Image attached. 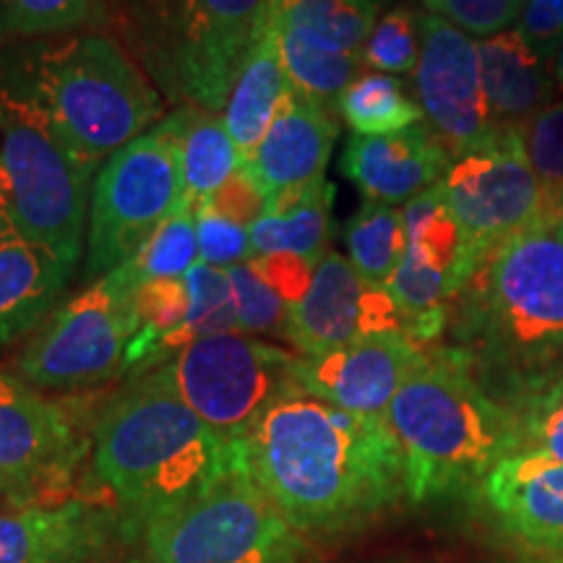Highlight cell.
<instances>
[{
	"instance_id": "6da1fadb",
	"label": "cell",
	"mask_w": 563,
	"mask_h": 563,
	"mask_svg": "<svg viewBox=\"0 0 563 563\" xmlns=\"http://www.w3.org/2000/svg\"><path fill=\"white\" fill-rule=\"evenodd\" d=\"M232 452L300 534L350 530L405 493L402 449L389 420L306 391L272 405Z\"/></svg>"
},
{
	"instance_id": "7a4b0ae2",
	"label": "cell",
	"mask_w": 563,
	"mask_h": 563,
	"mask_svg": "<svg viewBox=\"0 0 563 563\" xmlns=\"http://www.w3.org/2000/svg\"><path fill=\"white\" fill-rule=\"evenodd\" d=\"M0 84L30 100L91 170L162 115L159 91L123 47L100 32L53 34L3 47Z\"/></svg>"
},
{
	"instance_id": "3957f363",
	"label": "cell",
	"mask_w": 563,
	"mask_h": 563,
	"mask_svg": "<svg viewBox=\"0 0 563 563\" xmlns=\"http://www.w3.org/2000/svg\"><path fill=\"white\" fill-rule=\"evenodd\" d=\"M91 462L97 481L144 525L220 481L235 452L183 402L157 365L102 407Z\"/></svg>"
},
{
	"instance_id": "277c9868",
	"label": "cell",
	"mask_w": 563,
	"mask_h": 563,
	"mask_svg": "<svg viewBox=\"0 0 563 563\" xmlns=\"http://www.w3.org/2000/svg\"><path fill=\"white\" fill-rule=\"evenodd\" d=\"M405 462V496L415 506L473 490L517 454L511 407L493 399L464 352L428 355L386 412Z\"/></svg>"
},
{
	"instance_id": "5b68a950",
	"label": "cell",
	"mask_w": 563,
	"mask_h": 563,
	"mask_svg": "<svg viewBox=\"0 0 563 563\" xmlns=\"http://www.w3.org/2000/svg\"><path fill=\"white\" fill-rule=\"evenodd\" d=\"M467 336L517 402L563 373V232L538 222L496 245L467 285ZM460 290V292H462Z\"/></svg>"
},
{
	"instance_id": "8992f818",
	"label": "cell",
	"mask_w": 563,
	"mask_h": 563,
	"mask_svg": "<svg viewBox=\"0 0 563 563\" xmlns=\"http://www.w3.org/2000/svg\"><path fill=\"white\" fill-rule=\"evenodd\" d=\"M269 9L272 0H133L141 58L167 97L222 112Z\"/></svg>"
},
{
	"instance_id": "52a82bcc",
	"label": "cell",
	"mask_w": 563,
	"mask_h": 563,
	"mask_svg": "<svg viewBox=\"0 0 563 563\" xmlns=\"http://www.w3.org/2000/svg\"><path fill=\"white\" fill-rule=\"evenodd\" d=\"M95 173L30 100L0 84V211L74 269L87 243Z\"/></svg>"
},
{
	"instance_id": "ba28073f",
	"label": "cell",
	"mask_w": 563,
	"mask_h": 563,
	"mask_svg": "<svg viewBox=\"0 0 563 563\" xmlns=\"http://www.w3.org/2000/svg\"><path fill=\"white\" fill-rule=\"evenodd\" d=\"M302 551L300 532L238 462L207 490L144 522L146 563H298Z\"/></svg>"
},
{
	"instance_id": "9c48e42d",
	"label": "cell",
	"mask_w": 563,
	"mask_h": 563,
	"mask_svg": "<svg viewBox=\"0 0 563 563\" xmlns=\"http://www.w3.org/2000/svg\"><path fill=\"white\" fill-rule=\"evenodd\" d=\"M180 207V141L173 112L104 159L97 170L84 279L91 282L123 266Z\"/></svg>"
},
{
	"instance_id": "30bf717a",
	"label": "cell",
	"mask_w": 563,
	"mask_h": 563,
	"mask_svg": "<svg viewBox=\"0 0 563 563\" xmlns=\"http://www.w3.org/2000/svg\"><path fill=\"white\" fill-rule=\"evenodd\" d=\"M298 357L256 336L228 332L194 340L159 368L183 402L232 446L272 405L302 391L295 378Z\"/></svg>"
},
{
	"instance_id": "8fae6325",
	"label": "cell",
	"mask_w": 563,
	"mask_h": 563,
	"mask_svg": "<svg viewBox=\"0 0 563 563\" xmlns=\"http://www.w3.org/2000/svg\"><path fill=\"white\" fill-rule=\"evenodd\" d=\"M441 183L460 228L456 292L496 245L548 220L545 194L527 162L525 125L493 131L481 146L460 154Z\"/></svg>"
},
{
	"instance_id": "7c38bea8",
	"label": "cell",
	"mask_w": 563,
	"mask_h": 563,
	"mask_svg": "<svg viewBox=\"0 0 563 563\" xmlns=\"http://www.w3.org/2000/svg\"><path fill=\"white\" fill-rule=\"evenodd\" d=\"M136 287L112 269L40 323L16 361V376L34 389L76 391L97 386L125 368L136 334Z\"/></svg>"
},
{
	"instance_id": "4fadbf2b",
	"label": "cell",
	"mask_w": 563,
	"mask_h": 563,
	"mask_svg": "<svg viewBox=\"0 0 563 563\" xmlns=\"http://www.w3.org/2000/svg\"><path fill=\"white\" fill-rule=\"evenodd\" d=\"M84 449L74 407L0 373V477L13 501L66 488Z\"/></svg>"
},
{
	"instance_id": "5bb4252c",
	"label": "cell",
	"mask_w": 563,
	"mask_h": 563,
	"mask_svg": "<svg viewBox=\"0 0 563 563\" xmlns=\"http://www.w3.org/2000/svg\"><path fill=\"white\" fill-rule=\"evenodd\" d=\"M415 100L428 131L454 159L493 136L477 45L433 13L420 16Z\"/></svg>"
},
{
	"instance_id": "9a60e30c",
	"label": "cell",
	"mask_w": 563,
	"mask_h": 563,
	"mask_svg": "<svg viewBox=\"0 0 563 563\" xmlns=\"http://www.w3.org/2000/svg\"><path fill=\"white\" fill-rule=\"evenodd\" d=\"M376 334H407L405 316L384 287L365 282L350 258L327 251L302 298L290 306L285 340L316 357Z\"/></svg>"
},
{
	"instance_id": "2e32d148",
	"label": "cell",
	"mask_w": 563,
	"mask_h": 563,
	"mask_svg": "<svg viewBox=\"0 0 563 563\" xmlns=\"http://www.w3.org/2000/svg\"><path fill=\"white\" fill-rule=\"evenodd\" d=\"M422 361L426 350L407 334H376L327 355H300L295 378L302 391L323 402L386 418L397 391Z\"/></svg>"
},
{
	"instance_id": "e0dca14e",
	"label": "cell",
	"mask_w": 563,
	"mask_h": 563,
	"mask_svg": "<svg viewBox=\"0 0 563 563\" xmlns=\"http://www.w3.org/2000/svg\"><path fill=\"white\" fill-rule=\"evenodd\" d=\"M481 501L514 540L545 555H563V462L509 454L483 483Z\"/></svg>"
},
{
	"instance_id": "ac0fdd59",
	"label": "cell",
	"mask_w": 563,
	"mask_h": 563,
	"mask_svg": "<svg viewBox=\"0 0 563 563\" xmlns=\"http://www.w3.org/2000/svg\"><path fill=\"white\" fill-rule=\"evenodd\" d=\"M336 136L340 125L334 108L308 100L292 89L243 167L266 196L313 186L323 180Z\"/></svg>"
},
{
	"instance_id": "d6986e66",
	"label": "cell",
	"mask_w": 563,
	"mask_h": 563,
	"mask_svg": "<svg viewBox=\"0 0 563 563\" xmlns=\"http://www.w3.org/2000/svg\"><path fill=\"white\" fill-rule=\"evenodd\" d=\"M452 159L428 125L418 123L389 136H352L342 154V173L361 188L365 201L397 207L441 183Z\"/></svg>"
},
{
	"instance_id": "ffe728a7",
	"label": "cell",
	"mask_w": 563,
	"mask_h": 563,
	"mask_svg": "<svg viewBox=\"0 0 563 563\" xmlns=\"http://www.w3.org/2000/svg\"><path fill=\"white\" fill-rule=\"evenodd\" d=\"M74 272L0 211V350L30 334L60 306Z\"/></svg>"
},
{
	"instance_id": "44dd1931",
	"label": "cell",
	"mask_w": 563,
	"mask_h": 563,
	"mask_svg": "<svg viewBox=\"0 0 563 563\" xmlns=\"http://www.w3.org/2000/svg\"><path fill=\"white\" fill-rule=\"evenodd\" d=\"M110 543V517L84 501L0 514V563H89Z\"/></svg>"
},
{
	"instance_id": "7402d4cb",
	"label": "cell",
	"mask_w": 563,
	"mask_h": 563,
	"mask_svg": "<svg viewBox=\"0 0 563 563\" xmlns=\"http://www.w3.org/2000/svg\"><path fill=\"white\" fill-rule=\"evenodd\" d=\"M477 58L493 131L522 129L545 108L553 79L522 32H501L481 40Z\"/></svg>"
},
{
	"instance_id": "603a6c76",
	"label": "cell",
	"mask_w": 563,
	"mask_h": 563,
	"mask_svg": "<svg viewBox=\"0 0 563 563\" xmlns=\"http://www.w3.org/2000/svg\"><path fill=\"white\" fill-rule=\"evenodd\" d=\"M290 91L292 87L279 58L277 34L269 24V30L251 51L249 60L243 63L241 74L232 84L228 104H224L222 121L228 125L238 154H241V165L262 144L279 104L285 102Z\"/></svg>"
},
{
	"instance_id": "cb8c5ba5",
	"label": "cell",
	"mask_w": 563,
	"mask_h": 563,
	"mask_svg": "<svg viewBox=\"0 0 563 563\" xmlns=\"http://www.w3.org/2000/svg\"><path fill=\"white\" fill-rule=\"evenodd\" d=\"M332 199L334 188L327 178L313 186L269 196L266 214L251 228L253 253H292L321 262L332 235Z\"/></svg>"
},
{
	"instance_id": "d4e9b609",
	"label": "cell",
	"mask_w": 563,
	"mask_h": 563,
	"mask_svg": "<svg viewBox=\"0 0 563 563\" xmlns=\"http://www.w3.org/2000/svg\"><path fill=\"white\" fill-rule=\"evenodd\" d=\"M180 141V170H183V207L180 211H201L211 196L224 186V180L241 167L232 136L217 112L194 108L175 110Z\"/></svg>"
},
{
	"instance_id": "484cf974",
	"label": "cell",
	"mask_w": 563,
	"mask_h": 563,
	"mask_svg": "<svg viewBox=\"0 0 563 563\" xmlns=\"http://www.w3.org/2000/svg\"><path fill=\"white\" fill-rule=\"evenodd\" d=\"M269 21L277 30L363 58L365 40L376 24V9L361 0H272Z\"/></svg>"
},
{
	"instance_id": "4316f807",
	"label": "cell",
	"mask_w": 563,
	"mask_h": 563,
	"mask_svg": "<svg viewBox=\"0 0 563 563\" xmlns=\"http://www.w3.org/2000/svg\"><path fill=\"white\" fill-rule=\"evenodd\" d=\"M336 110L355 136H389L422 121L418 100L397 76L363 70L336 100Z\"/></svg>"
},
{
	"instance_id": "83f0119b",
	"label": "cell",
	"mask_w": 563,
	"mask_h": 563,
	"mask_svg": "<svg viewBox=\"0 0 563 563\" xmlns=\"http://www.w3.org/2000/svg\"><path fill=\"white\" fill-rule=\"evenodd\" d=\"M272 30L277 34L279 58L290 87L308 100L336 108L342 91L363 74L361 55L329 51V47L316 45L295 32L277 30V26Z\"/></svg>"
},
{
	"instance_id": "f1b7e54d",
	"label": "cell",
	"mask_w": 563,
	"mask_h": 563,
	"mask_svg": "<svg viewBox=\"0 0 563 563\" xmlns=\"http://www.w3.org/2000/svg\"><path fill=\"white\" fill-rule=\"evenodd\" d=\"M347 253L355 272L373 287H384L402 264L407 249L405 217L397 207L365 201L347 224Z\"/></svg>"
},
{
	"instance_id": "f546056e",
	"label": "cell",
	"mask_w": 563,
	"mask_h": 563,
	"mask_svg": "<svg viewBox=\"0 0 563 563\" xmlns=\"http://www.w3.org/2000/svg\"><path fill=\"white\" fill-rule=\"evenodd\" d=\"M102 21V0H0V42L95 32Z\"/></svg>"
},
{
	"instance_id": "4dcf8cb0",
	"label": "cell",
	"mask_w": 563,
	"mask_h": 563,
	"mask_svg": "<svg viewBox=\"0 0 563 563\" xmlns=\"http://www.w3.org/2000/svg\"><path fill=\"white\" fill-rule=\"evenodd\" d=\"M201 262L199 238H196V220L191 211H178L146 241L136 256L129 258L115 272L131 287L152 279H183Z\"/></svg>"
},
{
	"instance_id": "1f68e13d",
	"label": "cell",
	"mask_w": 563,
	"mask_h": 563,
	"mask_svg": "<svg viewBox=\"0 0 563 563\" xmlns=\"http://www.w3.org/2000/svg\"><path fill=\"white\" fill-rule=\"evenodd\" d=\"M183 279L191 295V311H188L186 327L180 329V350L201 336L238 332L235 290H232L228 269L199 262Z\"/></svg>"
},
{
	"instance_id": "d6a6232c",
	"label": "cell",
	"mask_w": 563,
	"mask_h": 563,
	"mask_svg": "<svg viewBox=\"0 0 563 563\" xmlns=\"http://www.w3.org/2000/svg\"><path fill=\"white\" fill-rule=\"evenodd\" d=\"M511 412L517 420V452L563 462V373L519 397Z\"/></svg>"
},
{
	"instance_id": "836d02e7",
	"label": "cell",
	"mask_w": 563,
	"mask_h": 563,
	"mask_svg": "<svg viewBox=\"0 0 563 563\" xmlns=\"http://www.w3.org/2000/svg\"><path fill=\"white\" fill-rule=\"evenodd\" d=\"M525 152L545 194L548 220H551L563 201V102L545 104L525 125Z\"/></svg>"
},
{
	"instance_id": "e575fe53",
	"label": "cell",
	"mask_w": 563,
	"mask_h": 563,
	"mask_svg": "<svg viewBox=\"0 0 563 563\" xmlns=\"http://www.w3.org/2000/svg\"><path fill=\"white\" fill-rule=\"evenodd\" d=\"M420 58V16L412 9H394L373 24L363 47V66L378 74H412Z\"/></svg>"
},
{
	"instance_id": "d590c367",
	"label": "cell",
	"mask_w": 563,
	"mask_h": 563,
	"mask_svg": "<svg viewBox=\"0 0 563 563\" xmlns=\"http://www.w3.org/2000/svg\"><path fill=\"white\" fill-rule=\"evenodd\" d=\"M228 274L232 290H235L238 332L249 336L274 334L285 340L290 306L282 300V295L272 290L269 282L253 269L249 262L230 266Z\"/></svg>"
},
{
	"instance_id": "8d00e7d4",
	"label": "cell",
	"mask_w": 563,
	"mask_h": 563,
	"mask_svg": "<svg viewBox=\"0 0 563 563\" xmlns=\"http://www.w3.org/2000/svg\"><path fill=\"white\" fill-rule=\"evenodd\" d=\"M428 13L439 16L456 30L493 37L501 34L519 13H525L527 0H420Z\"/></svg>"
},
{
	"instance_id": "74e56055",
	"label": "cell",
	"mask_w": 563,
	"mask_h": 563,
	"mask_svg": "<svg viewBox=\"0 0 563 563\" xmlns=\"http://www.w3.org/2000/svg\"><path fill=\"white\" fill-rule=\"evenodd\" d=\"M194 220L203 264L230 269V266L245 264L256 256L251 243V228H243L211 209H201Z\"/></svg>"
},
{
	"instance_id": "f35d334b",
	"label": "cell",
	"mask_w": 563,
	"mask_h": 563,
	"mask_svg": "<svg viewBox=\"0 0 563 563\" xmlns=\"http://www.w3.org/2000/svg\"><path fill=\"white\" fill-rule=\"evenodd\" d=\"M269 207V196L262 191L256 180L251 178V173L241 165L235 173L224 180V186L211 196L209 203L203 209L217 211V214L228 217V220L243 224V228H253ZM199 214V211H196Z\"/></svg>"
},
{
	"instance_id": "ab89813d",
	"label": "cell",
	"mask_w": 563,
	"mask_h": 563,
	"mask_svg": "<svg viewBox=\"0 0 563 563\" xmlns=\"http://www.w3.org/2000/svg\"><path fill=\"white\" fill-rule=\"evenodd\" d=\"M249 264L269 282L272 290H277L287 306H295L311 285L319 262L292 256V253H269V256L251 258Z\"/></svg>"
},
{
	"instance_id": "60d3db41",
	"label": "cell",
	"mask_w": 563,
	"mask_h": 563,
	"mask_svg": "<svg viewBox=\"0 0 563 563\" xmlns=\"http://www.w3.org/2000/svg\"><path fill=\"white\" fill-rule=\"evenodd\" d=\"M519 32L532 47H545L563 34V0H530Z\"/></svg>"
},
{
	"instance_id": "b9f144b4",
	"label": "cell",
	"mask_w": 563,
	"mask_h": 563,
	"mask_svg": "<svg viewBox=\"0 0 563 563\" xmlns=\"http://www.w3.org/2000/svg\"><path fill=\"white\" fill-rule=\"evenodd\" d=\"M551 79H553V87L559 89L563 97V40H561L559 51H555V58L551 63Z\"/></svg>"
},
{
	"instance_id": "7bdbcfd3",
	"label": "cell",
	"mask_w": 563,
	"mask_h": 563,
	"mask_svg": "<svg viewBox=\"0 0 563 563\" xmlns=\"http://www.w3.org/2000/svg\"><path fill=\"white\" fill-rule=\"evenodd\" d=\"M548 224H553L555 230L563 232V201H561V207L553 211V214H551V220H548Z\"/></svg>"
},
{
	"instance_id": "ee69618b",
	"label": "cell",
	"mask_w": 563,
	"mask_h": 563,
	"mask_svg": "<svg viewBox=\"0 0 563 563\" xmlns=\"http://www.w3.org/2000/svg\"><path fill=\"white\" fill-rule=\"evenodd\" d=\"M530 563H563V555H545L543 561H530Z\"/></svg>"
},
{
	"instance_id": "f6af8a7d",
	"label": "cell",
	"mask_w": 563,
	"mask_h": 563,
	"mask_svg": "<svg viewBox=\"0 0 563 563\" xmlns=\"http://www.w3.org/2000/svg\"><path fill=\"white\" fill-rule=\"evenodd\" d=\"M3 496H9V488H5L3 477H0V498H3Z\"/></svg>"
},
{
	"instance_id": "bcb514c9",
	"label": "cell",
	"mask_w": 563,
	"mask_h": 563,
	"mask_svg": "<svg viewBox=\"0 0 563 563\" xmlns=\"http://www.w3.org/2000/svg\"><path fill=\"white\" fill-rule=\"evenodd\" d=\"M361 3H368V5H373V9H376V5H378V0H361Z\"/></svg>"
},
{
	"instance_id": "7dc6e473",
	"label": "cell",
	"mask_w": 563,
	"mask_h": 563,
	"mask_svg": "<svg viewBox=\"0 0 563 563\" xmlns=\"http://www.w3.org/2000/svg\"><path fill=\"white\" fill-rule=\"evenodd\" d=\"M129 563H136V561H129Z\"/></svg>"
}]
</instances>
